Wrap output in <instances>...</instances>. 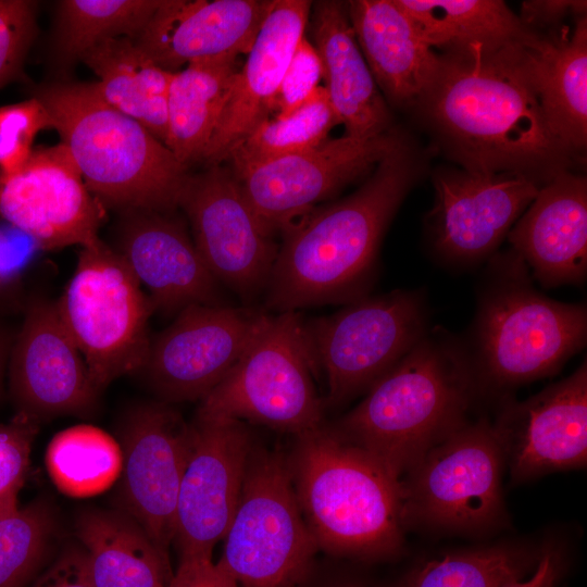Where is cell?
I'll list each match as a JSON object with an SVG mask.
<instances>
[{
    "label": "cell",
    "instance_id": "6da1fadb",
    "mask_svg": "<svg viewBox=\"0 0 587 587\" xmlns=\"http://www.w3.org/2000/svg\"><path fill=\"white\" fill-rule=\"evenodd\" d=\"M528 37L438 55L420 99L466 171L532 176L548 170L551 177L569 160L571 152L551 130L526 66Z\"/></svg>",
    "mask_w": 587,
    "mask_h": 587
},
{
    "label": "cell",
    "instance_id": "7a4b0ae2",
    "mask_svg": "<svg viewBox=\"0 0 587 587\" xmlns=\"http://www.w3.org/2000/svg\"><path fill=\"white\" fill-rule=\"evenodd\" d=\"M412 178L403 142L353 193L285 227L265 288L266 307L296 312L354 297L372 274L382 236Z\"/></svg>",
    "mask_w": 587,
    "mask_h": 587
},
{
    "label": "cell",
    "instance_id": "3957f363",
    "mask_svg": "<svg viewBox=\"0 0 587 587\" xmlns=\"http://www.w3.org/2000/svg\"><path fill=\"white\" fill-rule=\"evenodd\" d=\"M472 390L470 363L461 348L446 336L426 333L330 427L401 479L466 423Z\"/></svg>",
    "mask_w": 587,
    "mask_h": 587
},
{
    "label": "cell",
    "instance_id": "277c9868",
    "mask_svg": "<svg viewBox=\"0 0 587 587\" xmlns=\"http://www.w3.org/2000/svg\"><path fill=\"white\" fill-rule=\"evenodd\" d=\"M287 463L319 549L361 559L400 551L401 483L371 455L322 424L296 436Z\"/></svg>",
    "mask_w": 587,
    "mask_h": 587
},
{
    "label": "cell",
    "instance_id": "5b68a950",
    "mask_svg": "<svg viewBox=\"0 0 587 587\" xmlns=\"http://www.w3.org/2000/svg\"><path fill=\"white\" fill-rule=\"evenodd\" d=\"M36 97L102 204L124 212L178 207L187 166L140 123L110 105L95 83H59Z\"/></svg>",
    "mask_w": 587,
    "mask_h": 587
},
{
    "label": "cell",
    "instance_id": "8992f818",
    "mask_svg": "<svg viewBox=\"0 0 587 587\" xmlns=\"http://www.w3.org/2000/svg\"><path fill=\"white\" fill-rule=\"evenodd\" d=\"M315 366L297 312L263 313L230 372L200 400L196 419H233L298 436L324 424Z\"/></svg>",
    "mask_w": 587,
    "mask_h": 587
},
{
    "label": "cell",
    "instance_id": "52a82bcc",
    "mask_svg": "<svg viewBox=\"0 0 587 587\" xmlns=\"http://www.w3.org/2000/svg\"><path fill=\"white\" fill-rule=\"evenodd\" d=\"M510 271L480 303L476 348L483 376L512 387L550 376L586 344L587 311L540 295L513 252Z\"/></svg>",
    "mask_w": 587,
    "mask_h": 587
},
{
    "label": "cell",
    "instance_id": "ba28073f",
    "mask_svg": "<svg viewBox=\"0 0 587 587\" xmlns=\"http://www.w3.org/2000/svg\"><path fill=\"white\" fill-rule=\"evenodd\" d=\"M96 388L143 366L154 308L123 258L100 238L80 247L73 276L54 301Z\"/></svg>",
    "mask_w": 587,
    "mask_h": 587
},
{
    "label": "cell",
    "instance_id": "9c48e42d",
    "mask_svg": "<svg viewBox=\"0 0 587 587\" xmlns=\"http://www.w3.org/2000/svg\"><path fill=\"white\" fill-rule=\"evenodd\" d=\"M216 562L239 587H296L319 550L297 502L287 458L253 446Z\"/></svg>",
    "mask_w": 587,
    "mask_h": 587
},
{
    "label": "cell",
    "instance_id": "30bf717a",
    "mask_svg": "<svg viewBox=\"0 0 587 587\" xmlns=\"http://www.w3.org/2000/svg\"><path fill=\"white\" fill-rule=\"evenodd\" d=\"M504 464L492 424L466 422L401 477L404 527L474 530L495 525L503 513Z\"/></svg>",
    "mask_w": 587,
    "mask_h": 587
},
{
    "label": "cell",
    "instance_id": "8fae6325",
    "mask_svg": "<svg viewBox=\"0 0 587 587\" xmlns=\"http://www.w3.org/2000/svg\"><path fill=\"white\" fill-rule=\"evenodd\" d=\"M304 330L326 377V404L336 407L369 389L426 334L424 303L403 290L362 298Z\"/></svg>",
    "mask_w": 587,
    "mask_h": 587
},
{
    "label": "cell",
    "instance_id": "7c38bea8",
    "mask_svg": "<svg viewBox=\"0 0 587 587\" xmlns=\"http://www.w3.org/2000/svg\"><path fill=\"white\" fill-rule=\"evenodd\" d=\"M122 467L117 509L147 533L170 564L180 482L192 444V425L163 401L126 410L117 428Z\"/></svg>",
    "mask_w": 587,
    "mask_h": 587
},
{
    "label": "cell",
    "instance_id": "4fadbf2b",
    "mask_svg": "<svg viewBox=\"0 0 587 587\" xmlns=\"http://www.w3.org/2000/svg\"><path fill=\"white\" fill-rule=\"evenodd\" d=\"M178 207L201 258L218 283L243 299L265 291L278 245L246 200L232 168L209 165L188 175Z\"/></svg>",
    "mask_w": 587,
    "mask_h": 587
},
{
    "label": "cell",
    "instance_id": "5bb4252c",
    "mask_svg": "<svg viewBox=\"0 0 587 587\" xmlns=\"http://www.w3.org/2000/svg\"><path fill=\"white\" fill-rule=\"evenodd\" d=\"M192 444L179 486L173 545L179 560L212 559L241 496L251 433L233 419H195Z\"/></svg>",
    "mask_w": 587,
    "mask_h": 587
},
{
    "label": "cell",
    "instance_id": "9a60e30c",
    "mask_svg": "<svg viewBox=\"0 0 587 587\" xmlns=\"http://www.w3.org/2000/svg\"><path fill=\"white\" fill-rule=\"evenodd\" d=\"M402 143L391 132L370 139L345 135L234 174L257 216L272 232H282Z\"/></svg>",
    "mask_w": 587,
    "mask_h": 587
},
{
    "label": "cell",
    "instance_id": "2e32d148",
    "mask_svg": "<svg viewBox=\"0 0 587 587\" xmlns=\"http://www.w3.org/2000/svg\"><path fill=\"white\" fill-rule=\"evenodd\" d=\"M263 312L195 304L150 341L141 373L160 401L201 400L230 372Z\"/></svg>",
    "mask_w": 587,
    "mask_h": 587
},
{
    "label": "cell",
    "instance_id": "e0dca14e",
    "mask_svg": "<svg viewBox=\"0 0 587 587\" xmlns=\"http://www.w3.org/2000/svg\"><path fill=\"white\" fill-rule=\"evenodd\" d=\"M104 214L62 143L36 148L17 172L0 173V218L38 250L96 241Z\"/></svg>",
    "mask_w": 587,
    "mask_h": 587
},
{
    "label": "cell",
    "instance_id": "ac0fdd59",
    "mask_svg": "<svg viewBox=\"0 0 587 587\" xmlns=\"http://www.w3.org/2000/svg\"><path fill=\"white\" fill-rule=\"evenodd\" d=\"M8 367L16 413L40 423L66 415L87 417L99 407L101 392L54 301L37 298L28 302Z\"/></svg>",
    "mask_w": 587,
    "mask_h": 587
},
{
    "label": "cell",
    "instance_id": "d6986e66",
    "mask_svg": "<svg viewBox=\"0 0 587 587\" xmlns=\"http://www.w3.org/2000/svg\"><path fill=\"white\" fill-rule=\"evenodd\" d=\"M511 479L580 469L587 462V366L522 402H509L495 424Z\"/></svg>",
    "mask_w": 587,
    "mask_h": 587
},
{
    "label": "cell",
    "instance_id": "ffe728a7",
    "mask_svg": "<svg viewBox=\"0 0 587 587\" xmlns=\"http://www.w3.org/2000/svg\"><path fill=\"white\" fill-rule=\"evenodd\" d=\"M540 186L517 172H444L435 178L436 250L455 261L490 253L532 203Z\"/></svg>",
    "mask_w": 587,
    "mask_h": 587
},
{
    "label": "cell",
    "instance_id": "44dd1931",
    "mask_svg": "<svg viewBox=\"0 0 587 587\" xmlns=\"http://www.w3.org/2000/svg\"><path fill=\"white\" fill-rule=\"evenodd\" d=\"M312 2L273 0L229 90L201 161H227L232 152L273 114L283 76L308 26Z\"/></svg>",
    "mask_w": 587,
    "mask_h": 587
},
{
    "label": "cell",
    "instance_id": "7402d4cb",
    "mask_svg": "<svg viewBox=\"0 0 587 587\" xmlns=\"http://www.w3.org/2000/svg\"><path fill=\"white\" fill-rule=\"evenodd\" d=\"M124 213L113 249L148 289L154 311L172 315L195 304H222L218 282L172 211Z\"/></svg>",
    "mask_w": 587,
    "mask_h": 587
},
{
    "label": "cell",
    "instance_id": "603a6c76",
    "mask_svg": "<svg viewBox=\"0 0 587 587\" xmlns=\"http://www.w3.org/2000/svg\"><path fill=\"white\" fill-rule=\"evenodd\" d=\"M273 0H162L136 45L175 73L192 62L248 53Z\"/></svg>",
    "mask_w": 587,
    "mask_h": 587
},
{
    "label": "cell",
    "instance_id": "cb8c5ba5",
    "mask_svg": "<svg viewBox=\"0 0 587 587\" xmlns=\"http://www.w3.org/2000/svg\"><path fill=\"white\" fill-rule=\"evenodd\" d=\"M508 238L542 285L582 282L587 270L586 179L563 170L553 174Z\"/></svg>",
    "mask_w": 587,
    "mask_h": 587
},
{
    "label": "cell",
    "instance_id": "d4e9b609",
    "mask_svg": "<svg viewBox=\"0 0 587 587\" xmlns=\"http://www.w3.org/2000/svg\"><path fill=\"white\" fill-rule=\"evenodd\" d=\"M308 26L324 87L346 135L370 139L388 132L389 111L357 42L347 2H312Z\"/></svg>",
    "mask_w": 587,
    "mask_h": 587
},
{
    "label": "cell",
    "instance_id": "484cf974",
    "mask_svg": "<svg viewBox=\"0 0 587 587\" xmlns=\"http://www.w3.org/2000/svg\"><path fill=\"white\" fill-rule=\"evenodd\" d=\"M347 11L366 64L396 103L417 100L429 86L438 54L422 39L395 0H354Z\"/></svg>",
    "mask_w": 587,
    "mask_h": 587
},
{
    "label": "cell",
    "instance_id": "4316f807",
    "mask_svg": "<svg viewBox=\"0 0 587 587\" xmlns=\"http://www.w3.org/2000/svg\"><path fill=\"white\" fill-rule=\"evenodd\" d=\"M525 62L546 120L572 153L587 140V21L578 16L571 34L524 42Z\"/></svg>",
    "mask_w": 587,
    "mask_h": 587
},
{
    "label": "cell",
    "instance_id": "83f0119b",
    "mask_svg": "<svg viewBox=\"0 0 587 587\" xmlns=\"http://www.w3.org/2000/svg\"><path fill=\"white\" fill-rule=\"evenodd\" d=\"M74 534L96 587H167L173 577L143 528L117 508L83 509Z\"/></svg>",
    "mask_w": 587,
    "mask_h": 587
},
{
    "label": "cell",
    "instance_id": "f1b7e54d",
    "mask_svg": "<svg viewBox=\"0 0 587 587\" xmlns=\"http://www.w3.org/2000/svg\"><path fill=\"white\" fill-rule=\"evenodd\" d=\"M98 76L96 87L113 108L165 142L172 72L157 65L128 37L103 40L79 59Z\"/></svg>",
    "mask_w": 587,
    "mask_h": 587
},
{
    "label": "cell",
    "instance_id": "f546056e",
    "mask_svg": "<svg viewBox=\"0 0 587 587\" xmlns=\"http://www.w3.org/2000/svg\"><path fill=\"white\" fill-rule=\"evenodd\" d=\"M238 73L235 58L189 63L173 74L164 145L188 167L201 161Z\"/></svg>",
    "mask_w": 587,
    "mask_h": 587
},
{
    "label": "cell",
    "instance_id": "4dcf8cb0",
    "mask_svg": "<svg viewBox=\"0 0 587 587\" xmlns=\"http://www.w3.org/2000/svg\"><path fill=\"white\" fill-rule=\"evenodd\" d=\"M422 39L447 51L473 43L502 47L532 32L499 0H395Z\"/></svg>",
    "mask_w": 587,
    "mask_h": 587
},
{
    "label": "cell",
    "instance_id": "1f68e13d",
    "mask_svg": "<svg viewBox=\"0 0 587 587\" xmlns=\"http://www.w3.org/2000/svg\"><path fill=\"white\" fill-rule=\"evenodd\" d=\"M46 464L60 491L89 497L104 491L120 476L121 448L104 430L79 424L54 435L47 448Z\"/></svg>",
    "mask_w": 587,
    "mask_h": 587
},
{
    "label": "cell",
    "instance_id": "d6a6232c",
    "mask_svg": "<svg viewBox=\"0 0 587 587\" xmlns=\"http://www.w3.org/2000/svg\"><path fill=\"white\" fill-rule=\"evenodd\" d=\"M341 121L320 85L295 111L262 122L229 155L235 174L285 155L316 147Z\"/></svg>",
    "mask_w": 587,
    "mask_h": 587
},
{
    "label": "cell",
    "instance_id": "836d02e7",
    "mask_svg": "<svg viewBox=\"0 0 587 587\" xmlns=\"http://www.w3.org/2000/svg\"><path fill=\"white\" fill-rule=\"evenodd\" d=\"M162 0H63L59 2L57 49L65 61L79 60L97 43L137 38Z\"/></svg>",
    "mask_w": 587,
    "mask_h": 587
},
{
    "label": "cell",
    "instance_id": "e575fe53",
    "mask_svg": "<svg viewBox=\"0 0 587 587\" xmlns=\"http://www.w3.org/2000/svg\"><path fill=\"white\" fill-rule=\"evenodd\" d=\"M54 504L38 497L0 517V587H26L36 579L60 539Z\"/></svg>",
    "mask_w": 587,
    "mask_h": 587
},
{
    "label": "cell",
    "instance_id": "d590c367",
    "mask_svg": "<svg viewBox=\"0 0 587 587\" xmlns=\"http://www.w3.org/2000/svg\"><path fill=\"white\" fill-rule=\"evenodd\" d=\"M539 551L498 545L452 552L416 567L403 587H501L532 572Z\"/></svg>",
    "mask_w": 587,
    "mask_h": 587
},
{
    "label": "cell",
    "instance_id": "8d00e7d4",
    "mask_svg": "<svg viewBox=\"0 0 587 587\" xmlns=\"http://www.w3.org/2000/svg\"><path fill=\"white\" fill-rule=\"evenodd\" d=\"M39 422L15 413L8 423H0V517L18 509L17 496L30 462L33 442Z\"/></svg>",
    "mask_w": 587,
    "mask_h": 587
},
{
    "label": "cell",
    "instance_id": "74e56055",
    "mask_svg": "<svg viewBox=\"0 0 587 587\" xmlns=\"http://www.w3.org/2000/svg\"><path fill=\"white\" fill-rule=\"evenodd\" d=\"M53 128L50 114L37 98L0 107V173L17 172L33 153L39 132Z\"/></svg>",
    "mask_w": 587,
    "mask_h": 587
},
{
    "label": "cell",
    "instance_id": "f35d334b",
    "mask_svg": "<svg viewBox=\"0 0 587 587\" xmlns=\"http://www.w3.org/2000/svg\"><path fill=\"white\" fill-rule=\"evenodd\" d=\"M37 3L0 0V88L20 75L36 33Z\"/></svg>",
    "mask_w": 587,
    "mask_h": 587
},
{
    "label": "cell",
    "instance_id": "ab89813d",
    "mask_svg": "<svg viewBox=\"0 0 587 587\" xmlns=\"http://www.w3.org/2000/svg\"><path fill=\"white\" fill-rule=\"evenodd\" d=\"M323 78L321 59L305 36L299 41L278 88L273 114L285 116L300 107L320 86Z\"/></svg>",
    "mask_w": 587,
    "mask_h": 587
},
{
    "label": "cell",
    "instance_id": "60d3db41",
    "mask_svg": "<svg viewBox=\"0 0 587 587\" xmlns=\"http://www.w3.org/2000/svg\"><path fill=\"white\" fill-rule=\"evenodd\" d=\"M32 587H96L85 549L79 544L63 548Z\"/></svg>",
    "mask_w": 587,
    "mask_h": 587
},
{
    "label": "cell",
    "instance_id": "b9f144b4",
    "mask_svg": "<svg viewBox=\"0 0 587 587\" xmlns=\"http://www.w3.org/2000/svg\"><path fill=\"white\" fill-rule=\"evenodd\" d=\"M167 587H239L212 559L179 560Z\"/></svg>",
    "mask_w": 587,
    "mask_h": 587
},
{
    "label": "cell",
    "instance_id": "7bdbcfd3",
    "mask_svg": "<svg viewBox=\"0 0 587 587\" xmlns=\"http://www.w3.org/2000/svg\"><path fill=\"white\" fill-rule=\"evenodd\" d=\"M564 567V557L560 549L548 544L540 548L539 558L529 577L512 578L501 587H555Z\"/></svg>",
    "mask_w": 587,
    "mask_h": 587
},
{
    "label": "cell",
    "instance_id": "ee69618b",
    "mask_svg": "<svg viewBox=\"0 0 587 587\" xmlns=\"http://www.w3.org/2000/svg\"><path fill=\"white\" fill-rule=\"evenodd\" d=\"M567 13L583 16L586 13V1L576 0H530L524 1L521 7V22L527 24L548 26L561 21Z\"/></svg>",
    "mask_w": 587,
    "mask_h": 587
},
{
    "label": "cell",
    "instance_id": "f6af8a7d",
    "mask_svg": "<svg viewBox=\"0 0 587 587\" xmlns=\"http://www.w3.org/2000/svg\"><path fill=\"white\" fill-rule=\"evenodd\" d=\"M28 260L29 252L17 248L0 227V298L14 296Z\"/></svg>",
    "mask_w": 587,
    "mask_h": 587
},
{
    "label": "cell",
    "instance_id": "bcb514c9",
    "mask_svg": "<svg viewBox=\"0 0 587 587\" xmlns=\"http://www.w3.org/2000/svg\"><path fill=\"white\" fill-rule=\"evenodd\" d=\"M13 339L14 336H11L4 328L0 327V395L2 391L4 371L9 362Z\"/></svg>",
    "mask_w": 587,
    "mask_h": 587
},
{
    "label": "cell",
    "instance_id": "7dc6e473",
    "mask_svg": "<svg viewBox=\"0 0 587 587\" xmlns=\"http://www.w3.org/2000/svg\"><path fill=\"white\" fill-rule=\"evenodd\" d=\"M338 587H357V586H354V585H340Z\"/></svg>",
    "mask_w": 587,
    "mask_h": 587
}]
</instances>
